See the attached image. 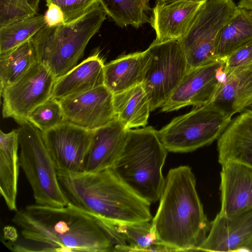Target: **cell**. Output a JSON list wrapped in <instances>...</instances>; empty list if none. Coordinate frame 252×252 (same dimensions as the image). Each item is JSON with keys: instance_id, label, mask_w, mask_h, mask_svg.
<instances>
[{"instance_id": "obj_1", "label": "cell", "mask_w": 252, "mask_h": 252, "mask_svg": "<svg viewBox=\"0 0 252 252\" xmlns=\"http://www.w3.org/2000/svg\"><path fill=\"white\" fill-rule=\"evenodd\" d=\"M12 221L20 236L7 247L13 252H114L98 221L68 203L63 207L28 205Z\"/></svg>"}, {"instance_id": "obj_2", "label": "cell", "mask_w": 252, "mask_h": 252, "mask_svg": "<svg viewBox=\"0 0 252 252\" xmlns=\"http://www.w3.org/2000/svg\"><path fill=\"white\" fill-rule=\"evenodd\" d=\"M159 201L151 221L158 239L173 252L197 251L211 222L204 213L189 166L170 169Z\"/></svg>"}, {"instance_id": "obj_3", "label": "cell", "mask_w": 252, "mask_h": 252, "mask_svg": "<svg viewBox=\"0 0 252 252\" xmlns=\"http://www.w3.org/2000/svg\"><path fill=\"white\" fill-rule=\"evenodd\" d=\"M58 176L68 203L88 214L114 223L152 220L151 203L125 185L111 168Z\"/></svg>"}, {"instance_id": "obj_4", "label": "cell", "mask_w": 252, "mask_h": 252, "mask_svg": "<svg viewBox=\"0 0 252 252\" xmlns=\"http://www.w3.org/2000/svg\"><path fill=\"white\" fill-rule=\"evenodd\" d=\"M167 151L153 127L128 129L122 152L111 169L136 194L155 203L159 200L164 187L162 169Z\"/></svg>"}, {"instance_id": "obj_5", "label": "cell", "mask_w": 252, "mask_h": 252, "mask_svg": "<svg viewBox=\"0 0 252 252\" xmlns=\"http://www.w3.org/2000/svg\"><path fill=\"white\" fill-rule=\"evenodd\" d=\"M106 15L99 5L71 23L52 27L45 24L32 38L38 62L50 69L56 80L67 73L77 65Z\"/></svg>"}, {"instance_id": "obj_6", "label": "cell", "mask_w": 252, "mask_h": 252, "mask_svg": "<svg viewBox=\"0 0 252 252\" xmlns=\"http://www.w3.org/2000/svg\"><path fill=\"white\" fill-rule=\"evenodd\" d=\"M19 125L20 166L31 186L35 203L54 207L67 205L42 132L28 120Z\"/></svg>"}, {"instance_id": "obj_7", "label": "cell", "mask_w": 252, "mask_h": 252, "mask_svg": "<svg viewBox=\"0 0 252 252\" xmlns=\"http://www.w3.org/2000/svg\"><path fill=\"white\" fill-rule=\"evenodd\" d=\"M232 117L211 101L175 118L158 132L168 151L192 152L218 140Z\"/></svg>"}, {"instance_id": "obj_8", "label": "cell", "mask_w": 252, "mask_h": 252, "mask_svg": "<svg viewBox=\"0 0 252 252\" xmlns=\"http://www.w3.org/2000/svg\"><path fill=\"white\" fill-rule=\"evenodd\" d=\"M145 66L142 85L151 110L168 99L189 70L181 45L177 40L153 42L145 51Z\"/></svg>"}, {"instance_id": "obj_9", "label": "cell", "mask_w": 252, "mask_h": 252, "mask_svg": "<svg viewBox=\"0 0 252 252\" xmlns=\"http://www.w3.org/2000/svg\"><path fill=\"white\" fill-rule=\"evenodd\" d=\"M239 12L233 0H207L189 30L178 40L189 69L217 59L216 41L220 30Z\"/></svg>"}, {"instance_id": "obj_10", "label": "cell", "mask_w": 252, "mask_h": 252, "mask_svg": "<svg viewBox=\"0 0 252 252\" xmlns=\"http://www.w3.org/2000/svg\"><path fill=\"white\" fill-rule=\"evenodd\" d=\"M56 78L44 64L37 62L18 80L0 92L3 118H12L18 124L29 114L52 97Z\"/></svg>"}, {"instance_id": "obj_11", "label": "cell", "mask_w": 252, "mask_h": 252, "mask_svg": "<svg viewBox=\"0 0 252 252\" xmlns=\"http://www.w3.org/2000/svg\"><path fill=\"white\" fill-rule=\"evenodd\" d=\"M42 133L58 175L84 172L93 131L66 121Z\"/></svg>"}, {"instance_id": "obj_12", "label": "cell", "mask_w": 252, "mask_h": 252, "mask_svg": "<svg viewBox=\"0 0 252 252\" xmlns=\"http://www.w3.org/2000/svg\"><path fill=\"white\" fill-rule=\"evenodd\" d=\"M224 61L218 59L189 69L161 111L171 112L187 106L199 107L214 98L225 74Z\"/></svg>"}, {"instance_id": "obj_13", "label": "cell", "mask_w": 252, "mask_h": 252, "mask_svg": "<svg viewBox=\"0 0 252 252\" xmlns=\"http://www.w3.org/2000/svg\"><path fill=\"white\" fill-rule=\"evenodd\" d=\"M113 96L103 85L59 101L66 121L93 131L116 118Z\"/></svg>"}, {"instance_id": "obj_14", "label": "cell", "mask_w": 252, "mask_h": 252, "mask_svg": "<svg viewBox=\"0 0 252 252\" xmlns=\"http://www.w3.org/2000/svg\"><path fill=\"white\" fill-rule=\"evenodd\" d=\"M207 0L156 2L150 23L156 33L155 43L178 41L188 32Z\"/></svg>"}, {"instance_id": "obj_15", "label": "cell", "mask_w": 252, "mask_h": 252, "mask_svg": "<svg viewBox=\"0 0 252 252\" xmlns=\"http://www.w3.org/2000/svg\"><path fill=\"white\" fill-rule=\"evenodd\" d=\"M252 237V209L228 216L220 212L210 222L209 234L197 251H242Z\"/></svg>"}, {"instance_id": "obj_16", "label": "cell", "mask_w": 252, "mask_h": 252, "mask_svg": "<svg viewBox=\"0 0 252 252\" xmlns=\"http://www.w3.org/2000/svg\"><path fill=\"white\" fill-rule=\"evenodd\" d=\"M221 165L220 213L230 216L252 209V167L233 161Z\"/></svg>"}, {"instance_id": "obj_17", "label": "cell", "mask_w": 252, "mask_h": 252, "mask_svg": "<svg viewBox=\"0 0 252 252\" xmlns=\"http://www.w3.org/2000/svg\"><path fill=\"white\" fill-rule=\"evenodd\" d=\"M128 129L116 118L93 130L84 172H96L111 168L122 152Z\"/></svg>"}, {"instance_id": "obj_18", "label": "cell", "mask_w": 252, "mask_h": 252, "mask_svg": "<svg viewBox=\"0 0 252 252\" xmlns=\"http://www.w3.org/2000/svg\"><path fill=\"white\" fill-rule=\"evenodd\" d=\"M219 162L237 161L252 167V110L233 118L218 139Z\"/></svg>"}, {"instance_id": "obj_19", "label": "cell", "mask_w": 252, "mask_h": 252, "mask_svg": "<svg viewBox=\"0 0 252 252\" xmlns=\"http://www.w3.org/2000/svg\"><path fill=\"white\" fill-rule=\"evenodd\" d=\"M104 66L97 52L57 79L52 97L60 100L104 85Z\"/></svg>"}, {"instance_id": "obj_20", "label": "cell", "mask_w": 252, "mask_h": 252, "mask_svg": "<svg viewBox=\"0 0 252 252\" xmlns=\"http://www.w3.org/2000/svg\"><path fill=\"white\" fill-rule=\"evenodd\" d=\"M212 101L232 117L243 111L252 102V62L226 74Z\"/></svg>"}, {"instance_id": "obj_21", "label": "cell", "mask_w": 252, "mask_h": 252, "mask_svg": "<svg viewBox=\"0 0 252 252\" xmlns=\"http://www.w3.org/2000/svg\"><path fill=\"white\" fill-rule=\"evenodd\" d=\"M18 133L0 131V190L8 209L17 211L16 197L20 166Z\"/></svg>"}, {"instance_id": "obj_22", "label": "cell", "mask_w": 252, "mask_h": 252, "mask_svg": "<svg viewBox=\"0 0 252 252\" xmlns=\"http://www.w3.org/2000/svg\"><path fill=\"white\" fill-rule=\"evenodd\" d=\"M145 51L124 55L105 64L104 85L113 94L142 84Z\"/></svg>"}, {"instance_id": "obj_23", "label": "cell", "mask_w": 252, "mask_h": 252, "mask_svg": "<svg viewBox=\"0 0 252 252\" xmlns=\"http://www.w3.org/2000/svg\"><path fill=\"white\" fill-rule=\"evenodd\" d=\"M113 105L116 118L127 129L144 127L147 124L151 110L142 84L114 94Z\"/></svg>"}, {"instance_id": "obj_24", "label": "cell", "mask_w": 252, "mask_h": 252, "mask_svg": "<svg viewBox=\"0 0 252 252\" xmlns=\"http://www.w3.org/2000/svg\"><path fill=\"white\" fill-rule=\"evenodd\" d=\"M37 62L36 50L32 39L0 54V92L15 83Z\"/></svg>"}, {"instance_id": "obj_25", "label": "cell", "mask_w": 252, "mask_h": 252, "mask_svg": "<svg viewBox=\"0 0 252 252\" xmlns=\"http://www.w3.org/2000/svg\"><path fill=\"white\" fill-rule=\"evenodd\" d=\"M252 40V10L239 8V13L219 33L216 58L222 59Z\"/></svg>"}, {"instance_id": "obj_26", "label": "cell", "mask_w": 252, "mask_h": 252, "mask_svg": "<svg viewBox=\"0 0 252 252\" xmlns=\"http://www.w3.org/2000/svg\"><path fill=\"white\" fill-rule=\"evenodd\" d=\"M99 2L106 15L121 28L131 25L138 28L150 23L149 0H99Z\"/></svg>"}, {"instance_id": "obj_27", "label": "cell", "mask_w": 252, "mask_h": 252, "mask_svg": "<svg viewBox=\"0 0 252 252\" xmlns=\"http://www.w3.org/2000/svg\"><path fill=\"white\" fill-rule=\"evenodd\" d=\"M113 223L128 245L123 252H173L158 239L151 221Z\"/></svg>"}, {"instance_id": "obj_28", "label": "cell", "mask_w": 252, "mask_h": 252, "mask_svg": "<svg viewBox=\"0 0 252 252\" xmlns=\"http://www.w3.org/2000/svg\"><path fill=\"white\" fill-rule=\"evenodd\" d=\"M45 24L44 15L37 14L0 28V54L31 39Z\"/></svg>"}, {"instance_id": "obj_29", "label": "cell", "mask_w": 252, "mask_h": 252, "mask_svg": "<svg viewBox=\"0 0 252 252\" xmlns=\"http://www.w3.org/2000/svg\"><path fill=\"white\" fill-rule=\"evenodd\" d=\"M27 120L42 132L66 121L60 101L52 97L34 108Z\"/></svg>"}, {"instance_id": "obj_30", "label": "cell", "mask_w": 252, "mask_h": 252, "mask_svg": "<svg viewBox=\"0 0 252 252\" xmlns=\"http://www.w3.org/2000/svg\"><path fill=\"white\" fill-rule=\"evenodd\" d=\"M40 0H0V28L37 14Z\"/></svg>"}, {"instance_id": "obj_31", "label": "cell", "mask_w": 252, "mask_h": 252, "mask_svg": "<svg viewBox=\"0 0 252 252\" xmlns=\"http://www.w3.org/2000/svg\"><path fill=\"white\" fill-rule=\"evenodd\" d=\"M46 6L54 4L62 10L64 24L71 23L100 5L99 0H45Z\"/></svg>"}, {"instance_id": "obj_32", "label": "cell", "mask_w": 252, "mask_h": 252, "mask_svg": "<svg viewBox=\"0 0 252 252\" xmlns=\"http://www.w3.org/2000/svg\"><path fill=\"white\" fill-rule=\"evenodd\" d=\"M223 72L225 75L235 68L252 62V40L241 46L225 57Z\"/></svg>"}, {"instance_id": "obj_33", "label": "cell", "mask_w": 252, "mask_h": 252, "mask_svg": "<svg viewBox=\"0 0 252 252\" xmlns=\"http://www.w3.org/2000/svg\"><path fill=\"white\" fill-rule=\"evenodd\" d=\"M44 14L46 25L57 26L64 24L63 14L61 9L56 5L50 4Z\"/></svg>"}, {"instance_id": "obj_34", "label": "cell", "mask_w": 252, "mask_h": 252, "mask_svg": "<svg viewBox=\"0 0 252 252\" xmlns=\"http://www.w3.org/2000/svg\"><path fill=\"white\" fill-rule=\"evenodd\" d=\"M3 236L5 240L9 241L5 243L8 245L14 243L18 238L16 229L11 226H6L3 228Z\"/></svg>"}, {"instance_id": "obj_35", "label": "cell", "mask_w": 252, "mask_h": 252, "mask_svg": "<svg viewBox=\"0 0 252 252\" xmlns=\"http://www.w3.org/2000/svg\"><path fill=\"white\" fill-rule=\"evenodd\" d=\"M237 5L239 8H245L252 10V0H240Z\"/></svg>"}, {"instance_id": "obj_36", "label": "cell", "mask_w": 252, "mask_h": 252, "mask_svg": "<svg viewBox=\"0 0 252 252\" xmlns=\"http://www.w3.org/2000/svg\"><path fill=\"white\" fill-rule=\"evenodd\" d=\"M242 251L252 252V237L248 243L243 248Z\"/></svg>"}, {"instance_id": "obj_37", "label": "cell", "mask_w": 252, "mask_h": 252, "mask_svg": "<svg viewBox=\"0 0 252 252\" xmlns=\"http://www.w3.org/2000/svg\"><path fill=\"white\" fill-rule=\"evenodd\" d=\"M179 0H156V2H171L175 1H177Z\"/></svg>"}, {"instance_id": "obj_38", "label": "cell", "mask_w": 252, "mask_h": 252, "mask_svg": "<svg viewBox=\"0 0 252 252\" xmlns=\"http://www.w3.org/2000/svg\"><path fill=\"white\" fill-rule=\"evenodd\" d=\"M244 110H252V102H251L245 108Z\"/></svg>"}]
</instances>
